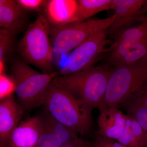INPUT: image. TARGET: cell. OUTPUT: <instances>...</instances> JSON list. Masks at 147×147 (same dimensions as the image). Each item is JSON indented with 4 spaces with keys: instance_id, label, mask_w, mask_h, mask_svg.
<instances>
[{
    "instance_id": "cell-18",
    "label": "cell",
    "mask_w": 147,
    "mask_h": 147,
    "mask_svg": "<svg viewBox=\"0 0 147 147\" xmlns=\"http://www.w3.org/2000/svg\"><path fill=\"white\" fill-rule=\"evenodd\" d=\"M15 35L8 29H0V74L5 73L6 60L12 49Z\"/></svg>"
},
{
    "instance_id": "cell-7",
    "label": "cell",
    "mask_w": 147,
    "mask_h": 147,
    "mask_svg": "<svg viewBox=\"0 0 147 147\" xmlns=\"http://www.w3.org/2000/svg\"><path fill=\"white\" fill-rule=\"evenodd\" d=\"M107 29L92 34L69 53L65 66L58 72L66 75L88 69L92 67L100 55L108 52L105 47L108 43Z\"/></svg>"
},
{
    "instance_id": "cell-11",
    "label": "cell",
    "mask_w": 147,
    "mask_h": 147,
    "mask_svg": "<svg viewBox=\"0 0 147 147\" xmlns=\"http://www.w3.org/2000/svg\"><path fill=\"white\" fill-rule=\"evenodd\" d=\"M78 1L50 0L44 9V14L51 28L79 22Z\"/></svg>"
},
{
    "instance_id": "cell-25",
    "label": "cell",
    "mask_w": 147,
    "mask_h": 147,
    "mask_svg": "<svg viewBox=\"0 0 147 147\" xmlns=\"http://www.w3.org/2000/svg\"><path fill=\"white\" fill-rule=\"evenodd\" d=\"M62 147H87V146L82 140L77 138Z\"/></svg>"
},
{
    "instance_id": "cell-6",
    "label": "cell",
    "mask_w": 147,
    "mask_h": 147,
    "mask_svg": "<svg viewBox=\"0 0 147 147\" xmlns=\"http://www.w3.org/2000/svg\"><path fill=\"white\" fill-rule=\"evenodd\" d=\"M115 18L114 14L107 18L89 19L56 28L50 27L54 55L69 54L92 34L108 29Z\"/></svg>"
},
{
    "instance_id": "cell-24",
    "label": "cell",
    "mask_w": 147,
    "mask_h": 147,
    "mask_svg": "<svg viewBox=\"0 0 147 147\" xmlns=\"http://www.w3.org/2000/svg\"><path fill=\"white\" fill-rule=\"evenodd\" d=\"M95 147H126L120 144L114 142L112 139L99 136L95 142Z\"/></svg>"
},
{
    "instance_id": "cell-10",
    "label": "cell",
    "mask_w": 147,
    "mask_h": 147,
    "mask_svg": "<svg viewBox=\"0 0 147 147\" xmlns=\"http://www.w3.org/2000/svg\"><path fill=\"white\" fill-rule=\"evenodd\" d=\"M40 117L42 130L38 147H62L78 138L77 134L56 121L47 111Z\"/></svg>"
},
{
    "instance_id": "cell-9",
    "label": "cell",
    "mask_w": 147,
    "mask_h": 147,
    "mask_svg": "<svg viewBox=\"0 0 147 147\" xmlns=\"http://www.w3.org/2000/svg\"><path fill=\"white\" fill-rule=\"evenodd\" d=\"M147 39V16L138 25L127 29L114 40L108 48V60L113 66L118 62L133 45Z\"/></svg>"
},
{
    "instance_id": "cell-21",
    "label": "cell",
    "mask_w": 147,
    "mask_h": 147,
    "mask_svg": "<svg viewBox=\"0 0 147 147\" xmlns=\"http://www.w3.org/2000/svg\"><path fill=\"white\" fill-rule=\"evenodd\" d=\"M16 90V86L10 75L5 73L0 74V100L13 96Z\"/></svg>"
},
{
    "instance_id": "cell-3",
    "label": "cell",
    "mask_w": 147,
    "mask_h": 147,
    "mask_svg": "<svg viewBox=\"0 0 147 147\" xmlns=\"http://www.w3.org/2000/svg\"><path fill=\"white\" fill-rule=\"evenodd\" d=\"M17 48L25 62L35 66L43 73L55 72L50 26L44 13H38L28 26Z\"/></svg>"
},
{
    "instance_id": "cell-1",
    "label": "cell",
    "mask_w": 147,
    "mask_h": 147,
    "mask_svg": "<svg viewBox=\"0 0 147 147\" xmlns=\"http://www.w3.org/2000/svg\"><path fill=\"white\" fill-rule=\"evenodd\" d=\"M42 105L50 115L76 134L87 133L92 124V107L70 92L51 83Z\"/></svg>"
},
{
    "instance_id": "cell-15",
    "label": "cell",
    "mask_w": 147,
    "mask_h": 147,
    "mask_svg": "<svg viewBox=\"0 0 147 147\" xmlns=\"http://www.w3.org/2000/svg\"><path fill=\"white\" fill-rule=\"evenodd\" d=\"M26 11L16 1L0 0V26L16 34L24 30L28 24Z\"/></svg>"
},
{
    "instance_id": "cell-26",
    "label": "cell",
    "mask_w": 147,
    "mask_h": 147,
    "mask_svg": "<svg viewBox=\"0 0 147 147\" xmlns=\"http://www.w3.org/2000/svg\"><path fill=\"white\" fill-rule=\"evenodd\" d=\"M0 147H6V146L4 145H0Z\"/></svg>"
},
{
    "instance_id": "cell-4",
    "label": "cell",
    "mask_w": 147,
    "mask_h": 147,
    "mask_svg": "<svg viewBox=\"0 0 147 147\" xmlns=\"http://www.w3.org/2000/svg\"><path fill=\"white\" fill-rule=\"evenodd\" d=\"M58 72L40 73L24 61H14L10 67V76L13 79L17 100L24 110H31L43 104L45 92Z\"/></svg>"
},
{
    "instance_id": "cell-20",
    "label": "cell",
    "mask_w": 147,
    "mask_h": 147,
    "mask_svg": "<svg viewBox=\"0 0 147 147\" xmlns=\"http://www.w3.org/2000/svg\"><path fill=\"white\" fill-rule=\"evenodd\" d=\"M127 108L142 127L144 135L145 147H147V108L136 106H127Z\"/></svg>"
},
{
    "instance_id": "cell-16",
    "label": "cell",
    "mask_w": 147,
    "mask_h": 147,
    "mask_svg": "<svg viewBox=\"0 0 147 147\" xmlns=\"http://www.w3.org/2000/svg\"><path fill=\"white\" fill-rule=\"evenodd\" d=\"M127 116L125 127L117 139L126 147H145L144 135L138 121L131 114Z\"/></svg>"
},
{
    "instance_id": "cell-5",
    "label": "cell",
    "mask_w": 147,
    "mask_h": 147,
    "mask_svg": "<svg viewBox=\"0 0 147 147\" xmlns=\"http://www.w3.org/2000/svg\"><path fill=\"white\" fill-rule=\"evenodd\" d=\"M112 67L105 102L108 108H117L147 84V59L131 64H118Z\"/></svg>"
},
{
    "instance_id": "cell-12",
    "label": "cell",
    "mask_w": 147,
    "mask_h": 147,
    "mask_svg": "<svg viewBox=\"0 0 147 147\" xmlns=\"http://www.w3.org/2000/svg\"><path fill=\"white\" fill-rule=\"evenodd\" d=\"M40 117L28 118L20 122L11 134L6 147H38L42 132Z\"/></svg>"
},
{
    "instance_id": "cell-17",
    "label": "cell",
    "mask_w": 147,
    "mask_h": 147,
    "mask_svg": "<svg viewBox=\"0 0 147 147\" xmlns=\"http://www.w3.org/2000/svg\"><path fill=\"white\" fill-rule=\"evenodd\" d=\"M113 0L78 1L79 22L86 21L95 14L112 9Z\"/></svg>"
},
{
    "instance_id": "cell-8",
    "label": "cell",
    "mask_w": 147,
    "mask_h": 147,
    "mask_svg": "<svg viewBox=\"0 0 147 147\" xmlns=\"http://www.w3.org/2000/svg\"><path fill=\"white\" fill-rule=\"evenodd\" d=\"M111 9L115 10L116 18L107 29V33L114 40L124 31L146 18L147 0H113Z\"/></svg>"
},
{
    "instance_id": "cell-14",
    "label": "cell",
    "mask_w": 147,
    "mask_h": 147,
    "mask_svg": "<svg viewBox=\"0 0 147 147\" xmlns=\"http://www.w3.org/2000/svg\"><path fill=\"white\" fill-rule=\"evenodd\" d=\"M100 112L98 126L100 136L117 140L125 127L127 116L117 107L106 106Z\"/></svg>"
},
{
    "instance_id": "cell-23",
    "label": "cell",
    "mask_w": 147,
    "mask_h": 147,
    "mask_svg": "<svg viewBox=\"0 0 147 147\" xmlns=\"http://www.w3.org/2000/svg\"><path fill=\"white\" fill-rule=\"evenodd\" d=\"M19 6L25 11H36L38 13H43L45 5L48 1L47 0H16Z\"/></svg>"
},
{
    "instance_id": "cell-13",
    "label": "cell",
    "mask_w": 147,
    "mask_h": 147,
    "mask_svg": "<svg viewBox=\"0 0 147 147\" xmlns=\"http://www.w3.org/2000/svg\"><path fill=\"white\" fill-rule=\"evenodd\" d=\"M24 112L14 96L0 100V145L6 146L11 134L21 122Z\"/></svg>"
},
{
    "instance_id": "cell-2",
    "label": "cell",
    "mask_w": 147,
    "mask_h": 147,
    "mask_svg": "<svg viewBox=\"0 0 147 147\" xmlns=\"http://www.w3.org/2000/svg\"><path fill=\"white\" fill-rule=\"evenodd\" d=\"M113 67L94 66L66 75H59L52 83L99 110L106 106L105 96Z\"/></svg>"
},
{
    "instance_id": "cell-22",
    "label": "cell",
    "mask_w": 147,
    "mask_h": 147,
    "mask_svg": "<svg viewBox=\"0 0 147 147\" xmlns=\"http://www.w3.org/2000/svg\"><path fill=\"white\" fill-rule=\"evenodd\" d=\"M125 106H136L147 108V83L142 89L127 99Z\"/></svg>"
},
{
    "instance_id": "cell-19",
    "label": "cell",
    "mask_w": 147,
    "mask_h": 147,
    "mask_svg": "<svg viewBox=\"0 0 147 147\" xmlns=\"http://www.w3.org/2000/svg\"><path fill=\"white\" fill-rule=\"evenodd\" d=\"M147 59V39L132 46L116 65L131 64ZM114 66V65H113Z\"/></svg>"
}]
</instances>
